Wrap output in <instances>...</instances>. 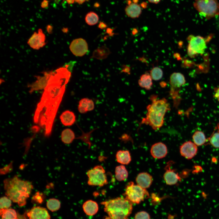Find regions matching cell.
I'll return each instance as SVG.
<instances>
[{
    "label": "cell",
    "mask_w": 219,
    "mask_h": 219,
    "mask_svg": "<svg viewBox=\"0 0 219 219\" xmlns=\"http://www.w3.org/2000/svg\"><path fill=\"white\" fill-rule=\"evenodd\" d=\"M53 71L45 72L43 76H36V80L31 84L28 85L30 88L29 92L32 94L34 91L45 89L47 86Z\"/></svg>",
    "instance_id": "cell-10"
},
{
    "label": "cell",
    "mask_w": 219,
    "mask_h": 219,
    "mask_svg": "<svg viewBox=\"0 0 219 219\" xmlns=\"http://www.w3.org/2000/svg\"><path fill=\"white\" fill-rule=\"evenodd\" d=\"M95 129L92 130L87 133H85L83 132H82V134L81 136L77 137L78 139H80L86 143L88 144L89 146H90L91 143L90 141L89 138L91 134Z\"/></svg>",
    "instance_id": "cell-33"
},
{
    "label": "cell",
    "mask_w": 219,
    "mask_h": 219,
    "mask_svg": "<svg viewBox=\"0 0 219 219\" xmlns=\"http://www.w3.org/2000/svg\"><path fill=\"white\" fill-rule=\"evenodd\" d=\"M214 97L219 102V86L214 88Z\"/></svg>",
    "instance_id": "cell-37"
},
{
    "label": "cell",
    "mask_w": 219,
    "mask_h": 219,
    "mask_svg": "<svg viewBox=\"0 0 219 219\" xmlns=\"http://www.w3.org/2000/svg\"><path fill=\"white\" fill-rule=\"evenodd\" d=\"M11 201L7 196L2 197L0 200V209H5L9 208L12 205Z\"/></svg>",
    "instance_id": "cell-32"
},
{
    "label": "cell",
    "mask_w": 219,
    "mask_h": 219,
    "mask_svg": "<svg viewBox=\"0 0 219 219\" xmlns=\"http://www.w3.org/2000/svg\"><path fill=\"white\" fill-rule=\"evenodd\" d=\"M4 185L6 196L20 207L26 204L33 187L31 182L21 180L17 176L4 180Z\"/></svg>",
    "instance_id": "cell-1"
},
{
    "label": "cell",
    "mask_w": 219,
    "mask_h": 219,
    "mask_svg": "<svg viewBox=\"0 0 219 219\" xmlns=\"http://www.w3.org/2000/svg\"><path fill=\"white\" fill-rule=\"evenodd\" d=\"M137 32L138 31L136 29H134L133 30L132 33L134 35L137 33Z\"/></svg>",
    "instance_id": "cell-46"
},
{
    "label": "cell",
    "mask_w": 219,
    "mask_h": 219,
    "mask_svg": "<svg viewBox=\"0 0 219 219\" xmlns=\"http://www.w3.org/2000/svg\"><path fill=\"white\" fill-rule=\"evenodd\" d=\"M170 85V94L173 99L175 104L179 99V89L184 85L186 83V80L184 75L179 72H174L171 75L169 79Z\"/></svg>",
    "instance_id": "cell-8"
},
{
    "label": "cell",
    "mask_w": 219,
    "mask_h": 219,
    "mask_svg": "<svg viewBox=\"0 0 219 219\" xmlns=\"http://www.w3.org/2000/svg\"><path fill=\"white\" fill-rule=\"evenodd\" d=\"M70 49L75 56H82L86 54L88 51V46L86 41L80 38L73 40L70 46Z\"/></svg>",
    "instance_id": "cell-11"
},
{
    "label": "cell",
    "mask_w": 219,
    "mask_h": 219,
    "mask_svg": "<svg viewBox=\"0 0 219 219\" xmlns=\"http://www.w3.org/2000/svg\"><path fill=\"white\" fill-rule=\"evenodd\" d=\"M99 20L97 14L93 12H90L86 15L85 21L86 23L90 26L94 25L97 23Z\"/></svg>",
    "instance_id": "cell-27"
},
{
    "label": "cell",
    "mask_w": 219,
    "mask_h": 219,
    "mask_svg": "<svg viewBox=\"0 0 219 219\" xmlns=\"http://www.w3.org/2000/svg\"><path fill=\"white\" fill-rule=\"evenodd\" d=\"M89 99L83 98L81 99L79 102L78 110L81 113H85L88 111V107Z\"/></svg>",
    "instance_id": "cell-30"
},
{
    "label": "cell",
    "mask_w": 219,
    "mask_h": 219,
    "mask_svg": "<svg viewBox=\"0 0 219 219\" xmlns=\"http://www.w3.org/2000/svg\"><path fill=\"white\" fill-rule=\"evenodd\" d=\"M167 148L164 143L159 142L153 144L151 146L150 152L155 158L161 159L164 158L167 154Z\"/></svg>",
    "instance_id": "cell-15"
},
{
    "label": "cell",
    "mask_w": 219,
    "mask_h": 219,
    "mask_svg": "<svg viewBox=\"0 0 219 219\" xmlns=\"http://www.w3.org/2000/svg\"><path fill=\"white\" fill-rule=\"evenodd\" d=\"M61 122L65 126H70L76 121V116L74 113L69 110L63 112L60 116Z\"/></svg>",
    "instance_id": "cell-18"
},
{
    "label": "cell",
    "mask_w": 219,
    "mask_h": 219,
    "mask_svg": "<svg viewBox=\"0 0 219 219\" xmlns=\"http://www.w3.org/2000/svg\"><path fill=\"white\" fill-rule=\"evenodd\" d=\"M161 0H148V1L153 3L157 4L160 2Z\"/></svg>",
    "instance_id": "cell-43"
},
{
    "label": "cell",
    "mask_w": 219,
    "mask_h": 219,
    "mask_svg": "<svg viewBox=\"0 0 219 219\" xmlns=\"http://www.w3.org/2000/svg\"><path fill=\"white\" fill-rule=\"evenodd\" d=\"M102 204L110 219H128L133 209L132 203L122 197L105 201Z\"/></svg>",
    "instance_id": "cell-3"
},
{
    "label": "cell",
    "mask_w": 219,
    "mask_h": 219,
    "mask_svg": "<svg viewBox=\"0 0 219 219\" xmlns=\"http://www.w3.org/2000/svg\"><path fill=\"white\" fill-rule=\"evenodd\" d=\"M76 62L75 61H70L68 63H66L63 67L66 68L69 71L71 72L72 71L73 66Z\"/></svg>",
    "instance_id": "cell-35"
},
{
    "label": "cell",
    "mask_w": 219,
    "mask_h": 219,
    "mask_svg": "<svg viewBox=\"0 0 219 219\" xmlns=\"http://www.w3.org/2000/svg\"><path fill=\"white\" fill-rule=\"evenodd\" d=\"M99 28L101 29H103L105 28L106 27V25L103 22H101L99 24Z\"/></svg>",
    "instance_id": "cell-41"
},
{
    "label": "cell",
    "mask_w": 219,
    "mask_h": 219,
    "mask_svg": "<svg viewBox=\"0 0 219 219\" xmlns=\"http://www.w3.org/2000/svg\"><path fill=\"white\" fill-rule=\"evenodd\" d=\"M88 184L90 186L102 187L108 183L105 170L101 165H97L87 172Z\"/></svg>",
    "instance_id": "cell-6"
},
{
    "label": "cell",
    "mask_w": 219,
    "mask_h": 219,
    "mask_svg": "<svg viewBox=\"0 0 219 219\" xmlns=\"http://www.w3.org/2000/svg\"><path fill=\"white\" fill-rule=\"evenodd\" d=\"M216 128L217 131H214L210 137L209 141L210 143L214 147L216 148H219V123L217 124Z\"/></svg>",
    "instance_id": "cell-26"
},
{
    "label": "cell",
    "mask_w": 219,
    "mask_h": 219,
    "mask_svg": "<svg viewBox=\"0 0 219 219\" xmlns=\"http://www.w3.org/2000/svg\"><path fill=\"white\" fill-rule=\"evenodd\" d=\"M82 207L85 214L89 216H92L96 214L99 209L97 203L92 200H89L85 201L83 203Z\"/></svg>",
    "instance_id": "cell-19"
},
{
    "label": "cell",
    "mask_w": 219,
    "mask_h": 219,
    "mask_svg": "<svg viewBox=\"0 0 219 219\" xmlns=\"http://www.w3.org/2000/svg\"><path fill=\"white\" fill-rule=\"evenodd\" d=\"M160 85L162 87H165L166 85V83L165 82H161Z\"/></svg>",
    "instance_id": "cell-47"
},
{
    "label": "cell",
    "mask_w": 219,
    "mask_h": 219,
    "mask_svg": "<svg viewBox=\"0 0 219 219\" xmlns=\"http://www.w3.org/2000/svg\"><path fill=\"white\" fill-rule=\"evenodd\" d=\"M12 163H11L7 166L1 169L0 170L1 174L2 175L6 174L12 170Z\"/></svg>",
    "instance_id": "cell-36"
},
{
    "label": "cell",
    "mask_w": 219,
    "mask_h": 219,
    "mask_svg": "<svg viewBox=\"0 0 219 219\" xmlns=\"http://www.w3.org/2000/svg\"><path fill=\"white\" fill-rule=\"evenodd\" d=\"M116 158L118 162L124 165L128 164L131 159L130 152L127 150L118 151L116 155Z\"/></svg>",
    "instance_id": "cell-20"
},
{
    "label": "cell",
    "mask_w": 219,
    "mask_h": 219,
    "mask_svg": "<svg viewBox=\"0 0 219 219\" xmlns=\"http://www.w3.org/2000/svg\"><path fill=\"white\" fill-rule=\"evenodd\" d=\"M150 74L153 80L158 81L162 78L163 76V72L161 68L156 67L151 69L150 71Z\"/></svg>",
    "instance_id": "cell-29"
},
{
    "label": "cell",
    "mask_w": 219,
    "mask_h": 219,
    "mask_svg": "<svg viewBox=\"0 0 219 219\" xmlns=\"http://www.w3.org/2000/svg\"><path fill=\"white\" fill-rule=\"evenodd\" d=\"M134 219H150V216L146 212L141 211L135 214Z\"/></svg>",
    "instance_id": "cell-34"
},
{
    "label": "cell",
    "mask_w": 219,
    "mask_h": 219,
    "mask_svg": "<svg viewBox=\"0 0 219 219\" xmlns=\"http://www.w3.org/2000/svg\"><path fill=\"white\" fill-rule=\"evenodd\" d=\"M179 149L181 155L188 159L193 158L198 151L197 146L190 141L184 143L180 146Z\"/></svg>",
    "instance_id": "cell-13"
},
{
    "label": "cell",
    "mask_w": 219,
    "mask_h": 219,
    "mask_svg": "<svg viewBox=\"0 0 219 219\" xmlns=\"http://www.w3.org/2000/svg\"><path fill=\"white\" fill-rule=\"evenodd\" d=\"M38 33L35 32L29 39L28 44L32 48L38 50L46 44V37L41 29H39Z\"/></svg>",
    "instance_id": "cell-12"
},
{
    "label": "cell",
    "mask_w": 219,
    "mask_h": 219,
    "mask_svg": "<svg viewBox=\"0 0 219 219\" xmlns=\"http://www.w3.org/2000/svg\"><path fill=\"white\" fill-rule=\"evenodd\" d=\"M217 26L218 29L219 30V19L218 20L217 23Z\"/></svg>",
    "instance_id": "cell-48"
},
{
    "label": "cell",
    "mask_w": 219,
    "mask_h": 219,
    "mask_svg": "<svg viewBox=\"0 0 219 219\" xmlns=\"http://www.w3.org/2000/svg\"><path fill=\"white\" fill-rule=\"evenodd\" d=\"M124 195L132 203L136 204H139L149 196L146 189L135 184L133 182H129L126 185Z\"/></svg>",
    "instance_id": "cell-5"
},
{
    "label": "cell",
    "mask_w": 219,
    "mask_h": 219,
    "mask_svg": "<svg viewBox=\"0 0 219 219\" xmlns=\"http://www.w3.org/2000/svg\"><path fill=\"white\" fill-rule=\"evenodd\" d=\"M0 214L2 219H19L16 211L12 209H0Z\"/></svg>",
    "instance_id": "cell-25"
},
{
    "label": "cell",
    "mask_w": 219,
    "mask_h": 219,
    "mask_svg": "<svg viewBox=\"0 0 219 219\" xmlns=\"http://www.w3.org/2000/svg\"><path fill=\"white\" fill-rule=\"evenodd\" d=\"M173 162H168L165 168V172L163 175V178L166 184L169 185L176 184L181 180V178L175 169L171 168Z\"/></svg>",
    "instance_id": "cell-9"
},
{
    "label": "cell",
    "mask_w": 219,
    "mask_h": 219,
    "mask_svg": "<svg viewBox=\"0 0 219 219\" xmlns=\"http://www.w3.org/2000/svg\"><path fill=\"white\" fill-rule=\"evenodd\" d=\"M31 130L32 132L33 133H37L39 131L40 128L39 127L36 126H34L32 127Z\"/></svg>",
    "instance_id": "cell-40"
},
{
    "label": "cell",
    "mask_w": 219,
    "mask_h": 219,
    "mask_svg": "<svg viewBox=\"0 0 219 219\" xmlns=\"http://www.w3.org/2000/svg\"><path fill=\"white\" fill-rule=\"evenodd\" d=\"M152 79L150 74L145 73L141 76L138 80V84L141 87L149 90L152 85Z\"/></svg>",
    "instance_id": "cell-21"
},
{
    "label": "cell",
    "mask_w": 219,
    "mask_h": 219,
    "mask_svg": "<svg viewBox=\"0 0 219 219\" xmlns=\"http://www.w3.org/2000/svg\"><path fill=\"white\" fill-rule=\"evenodd\" d=\"M133 0V2L129 0L128 5L125 9L126 15L132 18H137L139 16L141 13V7L137 2V0Z\"/></svg>",
    "instance_id": "cell-16"
},
{
    "label": "cell",
    "mask_w": 219,
    "mask_h": 219,
    "mask_svg": "<svg viewBox=\"0 0 219 219\" xmlns=\"http://www.w3.org/2000/svg\"><path fill=\"white\" fill-rule=\"evenodd\" d=\"M193 5L200 15L207 19L219 15L218 0H194Z\"/></svg>",
    "instance_id": "cell-4"
},
{
    "label": "cell",
    "mask_w": 219,
    "mask_h": 219,
    "mask_svg": "<svg viewBox=\"0 0 219 219\" xmlns=\"http://www.w3.org/2000/svg\"><path fill=\"white\" fill-rule=\"evenodd\" d=\"M27 215L29 219H50V216L46 209L40 207H33Z\"/></svg>",
    "instance_id": "cell-14"
},
{
    "label": "cell",
    "mask_w": 219,
    "mask_h": 219,
    "mask_svg": "<svg viewBox=\"0 0 219 219\" xmlns=\"http://www.w3.org/2000/svg\"><path fill=\"white\" fill-rule=\"evenodd\" d=\"M47 208L52 212L58 210L61 207V203L57 199L51 198L48 200L47 203Z\"/></svg>",
    "instance_id": "cell-28"
},
{
    "label": "cell",
    "mask_w": 219,
    "mask_h": 219,
    "mask_svg": "<svg viewBox=\"0 0 219 219\" xmlns=\"http://www.w3.org/2000/svg\"><path fill=\"white\" fill-rule=\"evenodd\" d=\"M193 143L197 146H202L207 141L205 135L202 131L197 130L192 136Z\"/></svg>",
    "instance_id": "cell-24"
},
{
    "label": "cell",
    "mask_w": 219,
    "mask_h": 219,
    "mask_svg": "<svg viewBox=\"0 0 219 219\" xmlns=\"http://www.w3.org/2000/svg\"><path fill=\"white\" fill-rule=\"evenodd\" d=\"M187 40V52L189 57H193L204 53L207 48L206 41L204 37L190 35L188 37Z\"/></svg>",
    "instance_id": "cell-7"
},
{
    "label": "cell",
    "mask_w": 219,
    "mask_h": 219,
    "mask_svg": "<svg viewBox=\"0 0 219 219\" xmlns=\"http://www.w3.org/2000/svg\"><path fill=\"white\" fill-rule=\"evenodd\" d=\"M150 99L151 103L147 107V112L141 124L149 125L153 130H157L163 125L165 115L170 109V105L165 98L157 99L156 95H151Z\"/></svg>",
    "instance_id": "cell-2"
},
{
    "label": "cell",
    "mask_w": 219,
    "mask_h": 219,
    "mask_svg": "<svg viewBox=\"0 0 219 219\" xmlns=\"http://www.w3.org/2000/svg\"><path fill=\"white\" fill-rule=\"evenodd\" d=\"M45 198V196L43 193L38 191L33 196L32 201L34 203L41 204L44 202Z\"/></svg>",
    "instance_id": "cell-31"
},
{
    "label": "cell",
    "mask_w": 219,
    "mask_h": 219,
    "mask_svg": "<svg viewBox=\"0 0 219 219\" xmlns=\"http://www.w3.org/2000/svg\"><path fill=\"white\" fill-rule=\"evenodd\" d=\"M47 30L48 32H51L52 30V27L50 25H47Z\"/></svg>",
    "instance_id": "cell-44"
},
{
    "label": "cell",
    "mask_w": 219,
    "mask_h": 219,
    "mask_svg": "<svg viewBox=\"0 0 219 219\" xmlns=\"http://www.w3.org/2000/svg\"><path fill=\"white\" fill-rule=\"evenodd\" d=\"M66 1L69 4H73L75 2L74 0H66Z\"/></svg>",
    "instance_id": "cell-45"
},
{
    "label": "cell",
    "mask_w": 219,
    "mask_h": 219,
    "mask_svg": "<svg viewBox=\"0 0 219 219\" xmlns=\"http://www.w3.org/2000/svg\"><path fill=\"white\" fill-rule=\"evenodd\" d=\"M136 181L137 185L146 189L149 187L151 185L153 178L147 172H141L137 176Z\"/></svg>",
    "instance_id": "cell-17"
},
{
    "label": "cell",
    "mask_w": 219,
    "mask_h": 219,
    "mask_svg": "<svg viewBox=\"0 0 219 219\" xmlns=\"http://www.w3.org/2000/svg\"><path fill=\"white\" fill-rule=\"evenodd\" d=\"M75 139V136L73 131L70 128L64 130L61 134V140L65 144L71 143Z\"/></svg>",
    "instance_id": "cell-22"
},
{
    "label": "cell",
    "mask_w": 219,
    "mask_h": 219,
    "mask_svg": "<svg viewBox=\"0 0 219 219\" xmlns=\"http://www.w3.org/2000/svg\"><path fill=\"white\" fill-rule=\"evenodd\" d=\"M128 173L125 167L123 165L117 166L115 169V177L118 181L126 180L128 178Z\"/></svg>",
    "instance_id": "cell-23"
},
{
    "label": "cell",
    "mask_w": 219,
    "mask_h": 219,
    "mask_svg": "<svg viewBox=\"0 0 219 219\" xmlns=\"http://www.w3.org/2000/svg\"><path fill=\"white\" fill-rule=\"evenodd\" d=\"M49 2L48 0H43L40 4L41 7L43 9L47 8L49 5Z\"/></svg>",
    "instance_id": "cell-39"
},
{
    "label": "cell",
    "mask_w": 219,
    "mask_h": 219,
    "mask_svg": "<svg viewBox=\"0 0 219 219\" xmlns=\"http://www.w3.org/2000/svg\"><path fill=\"white\" fill-rule=\"evenodd\" d=\"M94 107L95 105L93 101L91 99H90L88 105V111H91L93 110L94 109Z\"/></svg>",
    "instance_id": "cell-38"
},
{
    "label": "cell",
    "mask_w": 219,
    "mask_h": 219,
    "mask_svg": "<svg viewBox=\"0 0 219 219\" xmlns=\"http://www.w3.org/2000/svg\"><path fill=\"white\" fill-rule=\"evenodd\" d=\"M75 2L79 4H81L85 1H88L89 0H74Z\"/></svg>",
    "instance_id": "cell-42"
}]
</instances>
